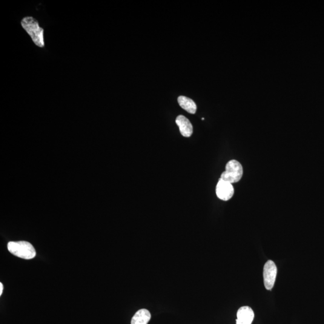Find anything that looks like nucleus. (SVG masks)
Here are the masks:
<instances>
[{
  "label": "nucleus",
  "mask_w": 324,
  "mask_h": 324,
  "mask_svg": "<svg viewBox=\"0 0 324 324\" xmlns=\"http://www.w3.org/2000/svg\"><path fill=\"white\" fill-rule=\"evenodd\" d=\"M21 25L34 45L41 48L45 47V30L36 19L33 16H25L21 20Z\"/></svg>",
  "instance_id": "obj_1"
},
{
  "label": "nucleus",
  "mask_w": 324,
  "mask_h": 324,
  "mask_svg": "<svg viewBox=\"0 0 324 324\" xmlns=\"http://www.w3.org/2000/svg\"><path fill=\"white\" fill-rule=\"evenodd\" d=\"M7 249L11 254L22 259H33L36 255L33 246L25 241L10 242L8 243Z\"/></svg>",
  "instance_id": "obj_2"
},
{
  "label": "nucleus",
  "mask_w": 324,
  "mask_h": 324,
  "mask_svg": "<svg viewBox=\"0 0 324 324\" xmlns=\"http://www.w3.org/2000/svg\"><path fill=\"white\" fill-rule=\"evenodd\" d=\"M237 317L236 324H251L255 317L254 312L250 307L243 306L238 311Z\"/></svg>",
  "instance_id": "obj_6"
},
{
  "label": "nucleus",
  "mask_w": 324,
  "mask_h": 324,
  "mask_svg": "<svg viewBox=\"0 0 324 324\" xmlns=\"http://www.w3.org/2000/svg\"><path fill=\"white\" fill-rule=\"evenodd\" d=\"M3 285L2 283H0V295H1L2 294V291H3Z\"/></svg>",
  "instance_id": "obj_10"
},
{
  "label": "nucleus",
  "mask_w": 324,
  "mask_h": 324,
  "mask_svg": "<svg viewBox=\"0 0 324 324\" xmlns=\"http://www.w3.org/2000/svg\"><path fill=\"white\" fill-rule=\"evenodd\" d=\"M178 102L183 110H186L188 113L194 114L196 112V105L193 100L188 98L185 96H180L178 98Z\"/></svg>",
  "instance_id": "obj_9"
},
{
  "label": "nucleus",
  "mask_w": 324,
  "mask_h": 324,
  "mask_svg": "<svg viewBox=\"0 0 324 324\" xmlns=\"http://www.w3.org/2000/svg\"><path fill=\"white\" fill-rule=\"evenodd\" d=\"M216 193L218 198L227 201L233 196L234 189L231 183L220 179L216 186Z\"/></svg>",
  "instance_id": "obj_5"
},
{
  "label": "nucleus",
  "mask_w": 324,
  "mask_h": 324,
  "mask_svg": "<svg viewBox=\"0 0 324 324\" xmlns=\"http://www.w3.org/2000/svg\"><path fill=\"white\" fill-rule=\"evenodd\" d=\"M277 268L273 260H269L263 266V276L265 287L267 290H271L276 282Z\"/></svg>",
  "instance_id": "obj_4"
},
{
  "label": "nucleus",
  "mask_w": 324,
  "mask_h": 324,
  "mask_svg": "<svg viewBox=\"0 0 324 324\" xmlns=\"http://www.w3.org/2000/svg\"><path fill=\"white\" fill-rule=\"evenodd\" d=\"M243 175V169L242 164L237 160H232L226 164L225 171L222 174L220 179L233 184L240 182Z\"/></svg>",
  "instance_id": "obj_3"
},
{
  "label": "nucleus",
  "mask_w": 324,
  "mask_h": 324,
  "mask_svg": "<svg viewBox=\"0 0 324 324\" xmlns=\"http://www.w3.org/2000/svg\"><path fill=\"white\" fill-rule=\"evenodd\" d=\"M150 312L142 309L137 311L131 319V324H148L151 319Z\"/></svg>",
  "instance_id": "obj_8"
},
{
  "label": "nucleus",
  "mask_w": 324,
  "mask_h": 324,
  "mask_svg": "<svg viewBox=\"0 0 324 324\" xmlns=\"http://www.w3.org/2000/svg\"><path fill=\"white\" fill-rule=\"evenodd\" d=\"M176 123L179 127L180 131L182 135L186 137H191L193 133V126L186 117L179 116L177 117Z\"/></svg>",
  "instance_id": "obj_7"
}]
</instances>
